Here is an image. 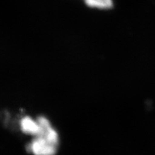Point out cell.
I'll return each mask as SVG.
<instances>
[{
  "label": "cell",
  "instance_id": "6da1fadb",
  "mask_svg": "<svg viewBox=\"0 0 155 155\" xmlns=\"http://www.w3.org/2000/svg\"><path fill=\"white\" fill-rule=\"evenodd\" d=\"M37 119L39 133L32 138L27 150L31 155H56L60 145L58 132L48 118L39 116Z\"/></svg>",
  "mask_w": 155,
  "mask_h": 155
},
{
  "label": "cell",
  "instance_id": "7a4b0ae2",
  "mask_svg": "<svg viewBox=\"0 0 155 155\" xmlns=\"http://www.w3.org/2000/svg\"><path fill=\"white\" fill-rule=\"evenodd\" d=\"M20 129L27 136L33 138L39 133V124L37 117L33 118L30 116H25L21 119L19 123Z\"/></svg>",
  "mask_w": 155,
  "mask_h": 155
},
{
  "label": "cell",
  "instance_id": "3957f363",
  "mask_svg": "<svg viewBox=\"0 0 155 155\" xmlns=\"http://www.w3.org/2000/svg\"><path fill=\"white\" fill-rule=\"evenodd\" d=\"M87 6L98 10H110L114 6L113 0H84Z\"/></svg>",
  "mask_w": 155,
  "mask_h": 155
}]
</instances>
